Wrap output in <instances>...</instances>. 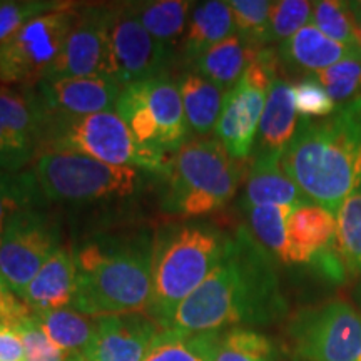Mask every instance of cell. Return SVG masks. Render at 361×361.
I'll use <instances>...</instances> for the list:
<instances>
[{"label":"cell","mask_w":361,"mask_h":361,"mask_svg":"<svg viewBox=\"0 0 361 361\" xmlns=\"http://www.w3.org/2000/svg\"><path fill=\"white\" fill-rule=\"evenodd\" d=\"M286 311L276 261L245 226L228 236L224 255L176 311L171 328L188 333L268 324Z\"/></svg>","instance_id":"1"},{"label":"cell","mask_w":361,"mask_h":361,"mask_svg":"<svg viewBox=\"0 0 361 361\" xmlns=\"http://www.w3.org/2000/svg\"><path fill=\"white\" fill-rule=\"evenodd\" d=\"M281 166L310 201L336 214L361 189V99L324 119H300Z\"/></svg>","instance_id":"2"},{"label":"cell","mask_w":361,"mask_h":361,"mask_svg":"<svg viewBox=\"0 0 361 361\" xmlns=\"http://www.w3.org/2000/svg\"><path fill=\"white\" fill-rule=\"evenodd\" d=\"M78 286L71 308L92 318L146 313L152 245L146 238L87 243L74 251Z\"/></svg>","instance_id":"3"},{"label":"cell","mask_w":361,"mask_h":361,"mask_svg":"<svg viewBox=\"0 0 361 361\" xmlns=\"http://www.w3.org/2000/svg\"><path fill=\"white\" fill-rule=\"evenodd\" d=\"M228 236L206 224L168 226L152 243V295L147 314L171 328L179 305L201 286L223 258Z\"/></svg>","instance_id":"4"},{"label":"cell","mask_w":361,"mask_h":361,"mask_svg":"<svg viewBox=\"0 0 361 361\" xmlns=\"http://www.w3.org/2000/svg\"><path fill=\"white\" fill-rule=\"evenodd\" d=\"M245 162L234 159L218 139L188 141L171 156L162 207L197 218L228 204L245 178Z\"/></svg>","instance_id":"5"},{"label":"cell","mask_w":361,"mask_h":361,"mask_svg":"<svg viewBox=\"0 0 361 361\" xmlns=\"http://www.w3.org/2000/svg\"><path fill=\"white\" fill-rule=\"evenodd\" d=\"M47 151L75 152L106 164L162 174L171 159L142 147L114 111L44 121L39 154Z\"/></svg>","instance_id":"6"},{"label":"cell","mask_w":361,"mask_h":361,"mask_svg":"<svg viewBox=\"0 0 361 361\" xmlns=\"http://www.w3.org/2000/svg\"><path fill=\"white\" fill-rule=\"evenodd\" d=\"M32 173L45 201L92 202L129 197L139 171L64 151L40 152Z\"/></svg>","instance_id":"7"},{"label":"cell","mask_w":361,"mask_h":361,"mask_svg":"<svg viewBox=\"0 0 361 361\" xmlns=\"http://www.w3.org/2000/svg\"><path fill=\"white\" fill-rule=\"evenodd\" d=\"M116 112L142 147L173 156L188 142L189 126L179 85L166 75L124 85Z\"/></svg>","instance_id":"8"},{"label":"cell","mask_w":361,"mask_h":361,"mask_svg":"<svg viewBox=\"0 0 361 361\" xmlns=\"http://www.w3.org/2000/svg\"><path fill=\"white\" fill-rule=\"evenodd\" d=\"M79 8L67 2L27 22L0 45V84L29 90L47 78L78 22Z\"/></svg>","instance_id":"9"},{"label":"cell","mask_w":361,"mask_h":361,"mask_svg":"<svg viewBox=\"0 0 361 361\" xmlns=\"http://www.w3.org/2000/svg\"><path fill=\"white\" fill-rule=\"evenodd\" d=\"M279 64L274 49H259L239 82L226 94L214 133L234 159H247L255 147L266 99L271 84L278 78Z\"/></svg>","instance_id":"10"},{"label":"cell","mask_w":361,"mask_h":361,"mask_svg":"<svg viewBox=\"0 0 361 361\" xmlns=\"http://www.w3.org/2000/svg\"><path fill=\"white\" fill-rule=\"evenodd\" d=\"M290 338L301 361H361V313L345 301L303 310Z\"/></svg>","instance_id":"11"},{"label":"cell","mask_w":361,"mask_h":361,"mask_svg":"<svg viewBox=\"0 0 361 361\" xmlns=\"http://www.w3.org/2000/svg\"><path fill=\"white\" fill-rule=\"evenodd\" d=\"M61 250L56 219L37 207H24L11 216L0 234V274L22 300L39 269Z\"/></svg>","instance_id":"12"},{"label":"cell","mask_w":361,"mask_h":361,"mask_svg":"<svg viewBox=\"0 0 361 361\" xmlns=\"http://www.w3.org/2000/svg\"><path fill=\"white\" fill-rule=\"evenodd\" d=\"M109 7V40L116 64V78L128 85L139 80L162 78L171 62V49L144 29L134 4Z\"/></svg>","instance_id":"13"},{"label":"cell","mask_w":361,"mask_h":361,"mask_svg":"<svg viewBox=\"0 0 361 361\" xmlns=\"http://www.w3.org/2000/svg\"><path fill=\"white\" fill-rule=\"evenodd\" d=\"M47 78H116L109 40V7L79 8L78 22Z\"/></svg>","instance_id":"14"},{"label":"cell","mask_w":361,"mask_h":361,"mask_svg":"<svg viewBox=\"0 0 361 361\" xmlns=\"http://www.w3.org/2000/svg\"><path fill=\"white\" fill-rule=\"evenodd\" d=\"M123 84L116 78H45L29 89L40 121L84 117L116 109Z\"/></svg>","instance_id":"15"},{"label":"cell","mask_w":361,"mask_h":361,"mask_svg":"<svg viewBox=\"0 0 361 361\" xmlns=\"http://www.w3.org/2000/svg\"><path fill=\"white\" fill-rule=\"evenodd\" d=\"M42 139V121L29 92L0 87V169L22 173L35 161Z\"/></svg>","instance_id":"16"},{"label":"cell","mask_w":361,"mask_h":361,"mask_svg":"<svg viewBox=\"0 0 361 361\" xmlns=\"http://www.w3.org/2000/svg\"><path fill=\"white\" fill-rule=\"evenodd\" d=\"M161 326L149 314L97 318L96 335L82 355L85 361H144Z\"/></svg>","instance_id":"17"},{"label":"cell","mask_w":361,"mask_h":361,"mask_svg":"<svg viewBox=\"0 0 361 361\" xmlns=\"http://www.w3.org/2000/svg\"><path fill=\"white\" fill-rule=\"evenodd\" d=\"M288 252L291 264H313L322 252L335 246L336 214L306 201L293 207L288 218Z\"/></svg>","instance_id":"18"},{"label":"cell","mask_w":361,"mask_h":361,"mask_svg":"<svg viewBox=\"0 0 361 361\" xmlns=\"http://www.w3.org/2000/svg\"><path fill=\"white\" fill-rule=\"evenodd\" d=\"M78 286L74 252L61 247L29 283L22 301L34 314L72 306Z\"/></svg>","instance_id":"19"},{"label":"cell","mask_w":361,"mask_h":361,"mask_svg":"<svg viewBox=\"0 0 361 361\" xmlns=\"http://www.w3.org/2000/svg\"><path fill=\"white\" fill-rule=\"evenodd\" d=\"M356 52L361 51L329 39L310 22L291 39L281 42L278 49V57L279 62L288 69L300 72V74L314 75Z\"/></svg>","instance_id":"20"},{"label":"cell","mask_w":361,"mask_h":361,"mask_svg":"<svg viewBox=\"0 0 361 361\" xmlns=\"http://www.w3.org/2000/svg\"><path fill=\"white\" fill-rule=\"evenodd\" d=\"M276 154H256L246 179L245 197L241 206L245 211L261 206L296 207L310 201L300 188L288 178Z\"/></svg>","instance_id":"21"},{"label":"cell","mask_w":361,"mask_h":361,"mask_svg":"<svg viewBox=\"0 0 361 361\" xmlns=\"http://www.w3.org/2000/svg\"><path fill=\"white\" fill-rule=\"evenodd\" d=\"M300 119L293 99V85L281 78L271 84L258 129L256 154L283 156L295 137Z\"/></svg>","instance_id":"22"},{"label":"cell","mask_w":361,"mask_h":361,"mask_svg":"<svg viewBox=\"0 0 361 361\" xmlns=\"http://www.w3.org/2000/svg\"><path fill=\"white\" fill-rule=\"evenodd\" d=\"M236 34L233 12L228 2L209 0L192 6L183 39L184 56L196 61L213 45Z\"/></svg>","instance_id":"23"},{"label":"cell","mask_w":361,"mask_h":361,"mask_svg":"<svg viewBox=\"0 0 361 361\" xmlns=\"http://www.w3.org/2000/svg\"><path fill=\"white\" fill-rule=\"evenodd\" d=\"M259 49H252L239 35L213 45L194 61L197 74L224 90H231L243 78Z\"/></svg>","instance_id":"24"},{"label":"cell","mask_w":361,"mask_h":361,"mask_svg":"<svg viewBox=\"0 0 361 361\" xmlns=\"http://www.w3.org/2000/svg\"><path fill=\"white\" fill-rule=\"evenodd\" d=\"M178 85L189 129L201 135L214 130L228 90L218 87L197 72L180 75Z\"/></svg>","instance_id":"25"},{"label":"cell","mask_w":361,"mask_h":361,"mask_svg":"<svg viewBox=\"0 0 361 361\" xmlns=\"http://www.w3.org/2000/svg\"><path fill=\"white\" fill-rule=\"evenodd\" d=\"M221 331L188 333L162 328L157 333L144 361H216Z\"/></svg>","instance_id":"26"},{"label":"cell","mask_w":361,"mask_h":361,"mask_svg":"<svg viewBox=\"0 0 361 361\" xmlns=\"http://www.w3.org/2000/svg\"><path fill=\"white\" fill-rule=\"evenodd\" d=\"M192 6V2L184 0H156L137 2L134 4V8L144 29L157 42L171 49L178 42L183 44Z\"/></svg>","instance_id":"27"},{"label":"cell","mask_w":361,"mask_h":361,"mask_svg":"<svg viewBox=\"0 0 361 361\" xmlns=\"http://www.w3.org/2000/svg\"><path fill=\"white\" fill-rule=\"evenodd\" d=\"M40 326L51 340L66 353H82L94 335L97 318L79 313L74 308H62L35 314Z\"/></svg>","instance_id":"28"},{"label":"cell","mask_w":361,"mask_h":361,"mask_svg":"<svg viewBox=\"0 0 361 361\" xmlns=\"http://www.w3.org/2000/svg\"><path fill=\"white\" fill-rule=\"evenodd\" d=\"M335 250L348 278H358L361 274V189L338 207Z\"/></svg>","instance_id":"29"},{"label":"cell","mask_w":361,"mask_h":361,"mask_svg":"<svg viewBox=\"0 0 361 361\" xmlns=\"http://www.w3.org/2000/svg\"><path fill=\"white\" fill-rule=\"evenodd\" d=\"M291 211V206H261L246 211L251 234L281 264H291L286 233Z\"/></svg>","instance_id":"30"},{"label":"cell","mask_w":361,"mask_h":361,"mask_svg":"<svg viewBox=\"0 0 361 361\" xmlns=\"http://www.w3.org/2000/svg\"><path fill=\"white\" fill-rule=\"evenodd\" d=\"M42 201L32 169L17 174L0 169V234L13 213L24 207H37Z\"/></svg>","instance_id":"31"},{"label":"cell","mask_w":361,"mask_h":361,"mask_svg":"<svg viewBox=\"0 0 361 361\" xmlns=\"http://www.w3.org/2000/svg\"><path fill=\"white\" fill-rule=\"evenodd\" d=\"M216 361H276V350L263 333L238 326L221 338Z\"/></svg>","instance_id":"32"},{"label":"cell","mask_w":361,"mask_h":361,"mask_svg":"<svg viewBox=\"0 0 361 361\" xmlns=\"http://www.w3.org/2000/svg\"><path fill=\"white\" fill-rule=\"evenodd\" d=\"M311 24L336 42L358 47V29L350 2L341 0H319L313 2Z\"/></svg>","instance_id":"33"},{"label":"cell","mask_w":361,"mask_h":361,"mask_svg":"<svg viewBox=\"0 0 361 361\" xmlns=\"http://www.w3.org/2000/svg\"><path fill=\"white\" fill-rule=\"evenodd\" d=\"M313 78L326 89L338 107L361 99V52L345 57Z\"/></svg>","instance_id":"34"},{"label":"cell","mask_w":361,"mask_h":361,"mask_svg":"<svg viewBox=\"0 0 361 361\" xmlns=\"http://www.w3.org/2000/svg\"><path fill=\"white\" fill-rule=\"evenodd\" d=\"M234 29L252 49H264L269 44L271 2L266 0H231Z\"/></svg>","instance_id":"35"},{"label":"cell","mask_w":361,"mask_h":361,"mask_svg":"<svg viewBox=\"0 0 361 361\" xmlns=\"http://www.w3.org/2000/svg\"><path fill=\"white\" fill-rule=\"evenodd\" d=\"M313 2L306 0H278L271 2L269 42H284L310 24Z\"/></svg>","instance_id":"36"},{"label":"cell","mask_w":361,"mask_h":361,"mask_svg":"<svg viewBox=\"0 0 361 361\" xmlns=\"http://www.w3.org/2000/svg\"><path fill=\"white\" fill-rule=\"evenodd\" d=\"M67 2L56 0H4L0 2V45L11 39L27 22L44 13L57 11Z\"/></svg>","instance_id":"37"},{"label":"cell","mask_w":361,"mask_h":361,"mask_svg":"<svg viewBox=\"0 0 361 361\" xmlns=\"http://www.w3.org/2000/svg\"><path fill=\"white\" fill-rule=\"evenodd\" d=\"M12 326L19 333L22 345H24L25 361H66L69 358V353L59 348L56 343L45 335L34 313Z\"/></svg>","instance_id":"38"},{"label":"cell","mask_w":361,"mask_h":361,"mask_svg":"<svg viewBox=\"0 0 361 361\" xmlns=\"http://www.w3.org/2000/svg\"><path fill=\"white\" fill-rule=\"evenodd\" d=\"M293 99H295L296 112L301 119H314V117L324 119L338 109L326 89L313 75L293 84Z\"/></svg>","instance_id":"39"},{"label":"cell","mask_w":361,"mask_h":361,"mask_svg":"<svg viewBox=\"0 0 361 361\" xmlns=\"http://www.w3.org/2000/svg\"><path fill=\"white\" fill-rule=\"evenodd\" d=\"M30 314L32 311L27 308V305L20 301L19 296L13 295L6 279L0 274V323L16 324Z\"/></svg>","instance_id":"40"},{"label":"cell","mask_w":361,"mask_h":361,"mask_svg":"<svg viewBox=\"0 0 361 361\" xmlns=\"http://www.w3.org/2000/svg\"><path fill=\"white\" fill-rule=\"evenodd\" d=\"M0 361H25L24 345L12 324L0 323Z\"/></svg>","instance_id":"41"},{"label":"cell","mask_w":361,"mask_h":361,"mask_svg":"<svg viewBox=\"0 0 361 361\" xmlns=\"http://www.w3.org/2000/svg\"><path fill=\"white\" fill-rule=\"evenodd\" d=\"M353 295H355V301H356V305H358L360 308H361V279H360V283L356 284V288H355V293H353Z\"/></svg>","instance_id":"42"},{"label":"cell","mask_w":361,"mask_h":361,"mask_svg":"<svg viewBox=\"0 0 361 361\" xmlns=\"http://www.w3.org/2000/svg\"><path fill=\"white\" fill-rule=\"evenodd\" d=\"M356 20V29H358V47L361 51V16H355Z\"/></svg>","instance_id":"43"},{"label":"cell","mask_w":361,"mask_h":361,"mask_svg":"<svg viewBox=\"0 0 361 361\" xmlns=\"http://www.w3.org/2000/svg\"><path fill=\"white\" fill-rule=\"evenodd\" d=\"M66 361H85V358L80 353H74V355H69V358Z\"/></svg>","instance_id":"44"}]
</instances>
